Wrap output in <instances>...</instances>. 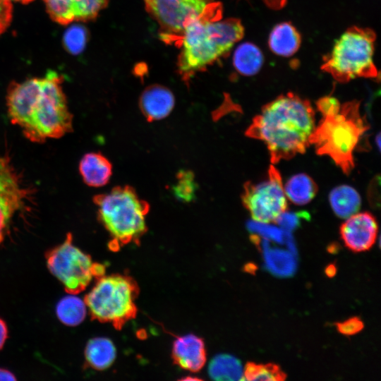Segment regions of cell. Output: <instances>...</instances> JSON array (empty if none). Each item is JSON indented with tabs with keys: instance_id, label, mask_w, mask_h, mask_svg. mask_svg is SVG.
Segmentation results:
<instances>
[{
	"instance_id": "obj_32",
	"label": "cell",
	"mask_w": 381,
	"mask_h": 381,
	"mask_svg": "<svg viewBox=\"0 0 381 381\" xmlns=\"http://www.w3.org/2000/svg\"><path fill=\"white\" fill-rule=\"evenodd\" d=\"M7 337V325L6 322L0 318V350L3 348Z\"/></svg>"
},
{
	"instance_id": "obj_27",
	"label": "cell",
	"mask_w": 381,
	"mask_h": 381,
	"mask_svg": "<svg viewBox=\"0 0 381 381\" xmlns=\"http://www.w3.org/2000/svg\"><path fill=\"white\" fill-rule=\"evenodd\" d=\"M248 229L251 231L261 235L266 240L272 239V241L278 243H283L286 238V236L284 235L285 234L283 231L265 224V223H250L248 224Z\"/></svg>"
},
{
	"instance_id": "obj_10",
	"label": "cell",
	"mask_w": 381,
	"mask_h": 381,
	"mask_svg": "<svg viewBox=\"0 0 381 381\" xmlns=\"http://www.w3.org/2000/svg\"><path fill=\"white\" fill-rule=\"evenodd\" d=\"M148 14L158 23L163 35L180 36L185 27L217 4L214 0H143Z\"/></svg>"
},
{
	"instance_id": "obj_11",
	"label": "cell",
	"mask_w": 381,
	"mask_h": 381,
	"mask_svg": "<svg viewBox=\"0 0 381 381\" xmlns=\"http://www.w3.org/2000/svg\"><path fill=\"white\" fill-rule=\"evenodd\" d=\"M27 191L8 155L0 152V244L14 214L21 209Z\"/></svg>"
},
{
	"instance_id": "obj_13",
	"label": "cell",
	"mask_w": 381,
	"mask_h": 381,
	"mask_svg": "<svg viewBox=\"0 0 381 381\" xmlns=\"http://www.w3.org/2000/svg\"><path fill=\"white\" fill-rule=\"evenodd\" d=\"M377 229V222L370 213H355L341 224L340 234L347 248L354 252H362L373 246Z\"/></svg>"
},
{
	"instance_id": "obj_31",
	"label": "cell",
	"mask_w": 381,
	"mask_h": 381,
	"mask_svg": "<svg viewBox=\"0 0 381 381\" xmlns=\"http://www.w3.org/2000/svg\"><path fill=\"white\" fill-rule=\"evenodd\" d=\"M12 18L10 0H0V35L8 26Z\"/></svg>"
},
{
	"instance_id": "obj_19",
	"label": "cell",
	"mask_w": 381,
	"mask_h": 381,
	"mask_svg": "<svg viewBox=\"0 0 381 381\" xmlns=\"http://www.w3.org/2000/svg\"><path fill=\"white\" fill-rule=\"evenodd\" d=\"M331 207L340 218H348L358 211L361 199L358 193L352 187L341 185L334 188L329 196Z\"/></svg>"
},
{
	"instance_id": "obj_33",
	"label": "cell",
	"mask_w": 381,
	"mask_h": 381,
	"mask_svg": "<svg viewBox=\"0 0 381 381\" xmlns=\"http://www.w3.org/2000/svg\"><path fill=\"white\" fill-rule=\"evenodd\" d=\"M270 8L279 9L284 6L286 0H262Z\"/></svg>"
},
{
	"instance_id": "obj_1",
	"label": "cell",
	"mask_w": 381,
	"mask_h": 381,
	"mask_svg": "<svg viewBox=\"0 0 381 381\" xmlns=\"http://www.w3.org/2000/svg\"><path fill=\"white\" fill-rule=\"evenodd\" d=\"M62 82V78L52 71L43 78L9 85L6 94L8 117L30 142L43 143L73 131V116Z\"/></svg>"
},
{
	"instance_id": "obj_34",
	"label": "cell",
	"mask_w": 381,
	"mask_h": 381,
	"mask_svg": "<svg viewBox=\"0 0 381 381\" xmlns=\"http://www.w3.org/2000/svg\"><path fill=\"white\" fill-rule=\"evenodd\" d=\"M13 373L7 369L0 368V380H16Z\"/></svg>"
},
{
	"instance_id": "obj_29",
	"label": "cell",
	"mask_w": 381,
	"mask_h": 381,
	"mask_svg": "<svg viewBox=\"0 0 381 381\" xmlns=\"http://www.w3.org/2000/svg\"><path fill=\"white\" fill-rule=\"evenodd\" d=\"M316 106L322 116H325L337 113L341 104L336 98L327 96L319 99L316 102Z\"/></svg>"
},
{
	"instance_id": "obj_26",
	"label": "cell",
	"mask_w": 381,
	"mask_h": 381,
	"mask_svg": "<svg viewBox=\"0 0 381 381\" xmlns=\"http://www.w3.org/2000/svg\"><path fill=\"white\" fill-rule=\"evenodd\" d=\"M285 378L286 374L279 366L273 363H248L243 374V380H246L281 381Z\"/></svg>"
},
{
	"instance_id": "obj_9",
	"label": "cell",
	"mask_w": 381,
	"mask_h": 381,
	"mask_svg": "<svg viewBox=\"0 0 381 381\" xmlns=\"http://www.w3.org/2000/svg\"><path fill=\"white\" fill-rule=\"evenodd\" d=\"M241 200L253 219L267 224L274 222L287 209L282 179L279 171L270 166L262 181L246 182Z\"/></svg>"
},
{
	"instance_id": "obj_5",
	"label": "cell",
	"mask_w": 381,
	"mask_h": 381,
	"mask_svg": "<svg viewBox=\"0 0 381 381\" xmlns=\"http://www.w3.org/2000/svg\"><path fill=\"white\" fill-rule=\"evenodd\" d=\"M99 221L112 238V243H138L147 231L149 203L130 186H119L93 197Z\"/></svg>"
},
{
	"instance_id": "obj_22",
	"label": "cell",
	"mask_w": 381,
	"mask_h": 381,
	"mask_svg": "<svg viewBox=\"0 0 381 381\" xmlns=\"http://www.w3.org/2000/svg\"><path fill=\"white\" fill-rule=\"evenodd\" d=\"M208 374L215 380H243V370L241 362L229 354H219L209 363Z\"/></svg>"
},
{
	"instance_id": "obj_15",
	"label": "cell",
	"mask_w": 381,
	"mask_h": 381,
	"mask_svg": "<svg viewBox=\"0 0 381 381\" xmlns=\"http://www.w3.org/2000/svg\"><path fill=\"white\" fill-rule=\"evenodd\" d=\"M175 105L173 92L167 87L153 84L147 87L139 98V108L147 121L162 120L170 114Z\"/></svg>"
},
{
	"instance_id": "obj_24",
	"label": "cell",
	"mask_w": 381,
	"mask_h": 381,
	"mask_svg": "<svg viewBox=\"0 0 381 381\" xmlns=\"http://www.w3.org/2000/svg\"><path fill=\"white\" fill-rule=\"evenodd\" d=\"M262 246L267 267L272 273L279 276H289L294 273L296 260L290 252L272 249L266 241L262 243Z\"/></svg>"
},
{
	"instance_id": "obj_18",
	"label": "cell",
	"mask_w": 381,
	"mask_h": 381,
	"mask_svg": "<svg viewBox=\"0 0 381 381\" xmlns=\"http://www.w3.org/2000/svg\"><path fill=\"white\" fill-rule=\"evenodd\" d=\"M116 356L115 345L107 337H95L88 341L85 349V358L88 366L103 370L109 368Z\"/></svg>"
},
{
	"instance_id": "obj_8",
	"label": "cell",
	"mask_w": 381,
	"mask_h": 381,
	"mask_svg": "<svg viewBox=\"0 0 381 381\" xmlns=\"http://www.w3.org/2000/svg\"><path fill=\"white\" fill-rule=\"evenodd\" d=\"M45 258L49 270L69 294L82 292L105 272L103 265L93 262L90 255L74 246L71 233L66 234L63 243L49 250Z\"/></svg>"
},
{
	"instance_id": "obj_21",
	"label": "cell",
	"mask_w": 381,
	"mask_h": 381,
	"mask_svg": "<svg viewBox=\"0 0 381 381\" xmlns=\"http://www.w3.org/2000/svg\"><path fill=\"white\" fill-rule=\"evenodd\" d=\"M284 189L285 195L290 201L296 205H302L313 199L318 188L308 175L298 174L286 181Z\"/></svg>"
},
{
	"instance_id": "obj_36",
	"label": "cell",
	"mask_w": 381,
	"mask_h": 381,
	"mask_svg": "<svg viewBox=\"0 0 381 381\" xmlns=\"http://www.w3.org/2000/svg\"><path fill=\"white\" fill-rule=\"evenodd\" d=\"M15 1H20L22 3L26 4V3H29V2L32 1V0H15Z\"/></svg>"
},
{
	"instance_id": "obj_35",
	"label": "cell",
	"mask_w": 381,
	"mask_h": 381,
	"mask_svg": "<svg viewBox=\"0 0 381 381\" xmlns=\"http://www.w3.org/2000/svg\"><path fill=\"white\" fill-rule=\"evenodd\" d=\"M335 273H336V267H335L333 265H329L326 268V274H327V275H328L329 277H332V276H334Z\"/></svg>"
},
{
	"instance_id": "obj_28",
	"label": "cell",
	"mask_w": 381,
	"mask_h": 381,
	"mask_svg": "<svg viewBox=\"0 0 381 381\" xmlns=\"http://www.w3.org/2000/svg\"><path fill=\"white\" fill-rule=\"evenodd\" d=\"M303 213H291L284 212L274 222L280 226L284 231H290L295 229L300 224V219L308 217V214Z\"/></svg>"
},
{
	"instance_id": "obj_7",
	"label": "cell",
	"mask_w": 381,
	"mask_h": 381,
	"mask_svg": "<svg viewBox=\"0 0 381 381\" xmlns=\"http://www.w3.org/2000/svg\"><path fill=\"white\" fill-rule=\"evenodd\" d=\"M96 279L84 298L92 318L121 328L137 313V284L130 277L118 274Z\"/></svg>"
},
{
	"instance_id": "obj_2",
	"label": "cell",
	"mask_w": 381,
	"mask_h": 381,
	"mask_svg": "<svg viewBox=\"0 0 381 381\" xmlns=\"http://www.w3.org/2000/svg\"><path fill=\"white\" fill-rule=\"evenodd\" d=\"M315 128V111L310 102L289 92L263 106L246 135L263 141L274 164L305 152Z\"/></svg>"
},
{
	"instance_id": "obj_20",
	"label": "cell",
	"mask_w": 381,
	"mask_h": 381,
	"mask_svg": "<svg viewBox=\"0 0 381 381\" xmlns=\"http://www.w3.org/2000/svg\"><path fill=\"white\" fill-rule=\"evenodd\" d=\"M263 61V54L260 49L250 42H244L238 45L233 56L235 69L246 76L255 75L260 70Z\"/></svg>"
},
{
	"instance_id": "obj_6",
	"label": "cell",
	"mask_w": 381,
	"mask_h": 381,
	"mask_svg": "<svg viewBox=\"0 0 381 381\" xmlns=\"http://www.w3.org/2000/svg\"><path fill=\"white\" fill-rule=\"evenodd\" d=\"M375 38V32L370 28H348L325 56L321 68L339 83L356 78H379L373 62Z\"/></svg>"
},
{
	"instance_id": "obj_14",
	"label": "cell",
	"mask_w": 381,
	"mask_h": 381,
	"mask_svg": "<svg viewBox=\"0 0 381 381\" xmlns=\"http://www.w3.org/2000/svg\"><path fill=\"white\" fill-rule=\"evenodd\" d=\"M172 357L181 368L198 372L206 363V349L203 340L192 334L177 337L172 346Z\"/></svg>"
},
{
	"instance_id": "obj_3",
	"label": "cell",
	"mask_w": 381,
	"mask_h": 381,
	"mask_svg": "<svg viewBox=\"0 0 381 381\" xmlns=\"http://www.w3.org/2000/svg\"><path fill=\"white\" fill-rule=\"evenodd\" d=\"M220 17L221 8L216 4L188 23L179 36L177 66L186 82L228 54L242 39L244 28L241 20L234 18L221 20Z\"/></svg>"
},
{
	"instance_id": "obj_30",
	"label": "cell",
	"mask_w": 381,
	"mask_h": 381,
	"mask_svg": "<svg viewBox=\"0 0 381 381\" xmlns=\"http://www.w3.org/2000/svg\"><path fill=\"white\" fill-rule=\"evenodd\" d=\"M337 330L344 335H353L361 332L363 328V322L356 317L336 324Z\"/></svg>"
},
{
	"instance_id": "obj_12",
	"label": "cell",
	"mask_w": 381,
	"mask_h": 381,
	"mask_svg": "<svg viewBox=\"0 0 381 381\" xmlns=\"http://www.w3.org/2000/svg\"><path fill=\"white\" fill-rule=\"evenodd\" d=\"M43 1L50 17L61 25L94 19L109 3V0Z\"/></svg>"
},
{
	"instance_id": "obj_16",
	"label": "cell",
	"mask_w": 381,
	"mask_h": 381,
	"mask_svg": "<svg viewBox=\"0 0 381 381\" xmlns=\"http://www.w3.org/2000/svg\"><path fill=\"white\" fill-rule=\"evenodd\" d=\"M79 172L83 182L90 187L107 185L112 174V164L99 152L86 153L79 162Z\"/></svg>"
},
{
	"instance_id": "obj_4",
	"label": "cell",
	"mask_w": 381,
	"mask_h": 381,
	"mask_svg": "<svg viewBox=\"0 0 381 381\" xmlns=\"http://www.w3.org/2000/svg\"><path fill=\"white\" fill-rule=\"evenodd\" d=\"M359 107L356 100L341 104L337 113L322 116L309 138L318 155L331 157L346 174L354 167L353 152L361 137L369 129Z\"/></svg>"
},
{
	"instance_id": "obj_23",
	"label": "cell",
	"mask_w": 381,
	"mask_h": 381,
	"mask_svg": "<svg viewBox=\"0 0 381 381\" xmlns=\"http://www.w3.org/2000/svg\"><path fill=\"white\" fill-rule=\"evenodd\" d=\"M59 320L67 326H77L85 318L87 306L84 301L74 294L62 298L56 306Z\"/></svg>"
},
{
	"instance_id": "obj_25",
	"label": "cell",
	"mask_w": 381,
	"mask_h": 381,
	"mask_svg": "<svg viewBox=\"0 0 381 381\" xmlns=\"http://www.w3.org/2000/svg\"><path fill=\"white\" fill-rule=\"evenodd\" d=\"M172 193L179 201L188 203L195 198L198 184L195 174L190 170H180L176 177L175 184L172 186Z\"/></svg>"
},
{
	"instance_id": "obj_17",
	"label": "cell",
	"mask_w": 381,
	"mask_h": 381,
	"mask_svg": "<svg viewBox=\"0 0 381 381\" xmlns=\"http://www.w3.org/2000/svg\"><path fill=\"white\" fill-rule=\"evenodd\" d=\"M301 38L296 28L290 23L284 22L275 25L268 39L270 50L281 56H291L299 49Z\"/></svg>"
}]
</instances>
